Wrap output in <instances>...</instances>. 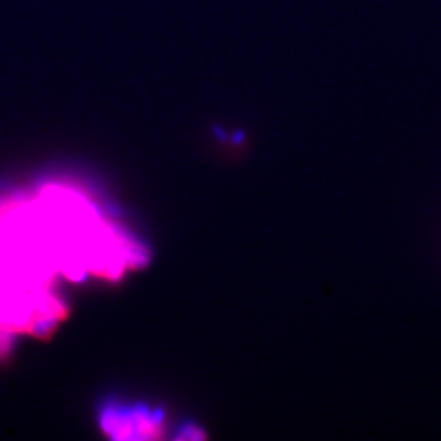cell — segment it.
<instances>
[{
	"label": "cell",
	"instance_id": "6da1fadb",
	"mask_svg": "<svg viewBox=\"0 0 441 441\" xmlns=\"http://www.w3.org/2000/svg\"><path fill=\"white\" fill-rule=\"evenodd\" d=\"M99 425L113 440H160L168 430L163 411L146 404L109 403L100 411Z\"/></svg>",
	"mask_w": 441,
	"mask_h": 441
},
{
	"label": "cell",
	"instance_id": "7a4b0ae2",
	"mask_svg": "<svg viewBox=\"0 0 441 441\" xmlns=\"http://www.w3.org/2000/svg\"><path fill=\"white\" fill-rule=\"evenodd\" d=\"M205 434L203 431H201L199 427L193 426V425H189L186 427H183L180 430V433L177 434V440H200V438H203Z\"/></svg>",
	"mask_w": 441,
	"mask_h": 441
}]
</instances>
